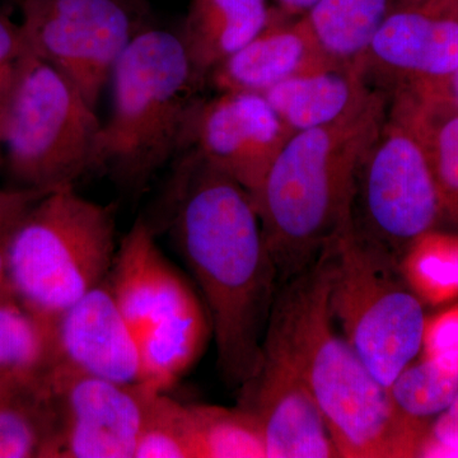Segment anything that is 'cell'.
<instances>
[{"instance_id":"3957f363","label":"cell","mask_w":458,"mask_h":458,"mask_svg":"<svg viewBox=\"0 0 458 458\" xmlns=\"http://www.w3.org/2000/svg\"><path fill=\"white\" fill-rule=\"evenodd\" d=\"M390 101L375 89L336 123L292 134L274 159L254 203L279 285L311 267L345 231L358 165Z\"/></svg>"},{"instance_id":"1f68e13d","label":"cell","mask_w":458,"mask_h":458,"mask_svg":"<svg viewBox=\"0 0 458 458\" xmlns=\"http://www.w3.org/2000/svg\"><path fill=\"white\" fill-rule=\"evenodd\" d=\"M319 0H276L278 9L288 17H302L309 14Z\"/></svg>"},{"instance_id":"4316f807","label":"cell","mask_w":458,"mask_h":458,"mask_svg":"<svg viewBox=\"0 0 458 458\" xmlns=\"http://www.w3.org/2000/svg\"><path fill=\"white\" fill-rule=\"evenodd\" d=\"M44 191L14 188L0 189V295L5 294V269L12 234L18 222Z\"/></svg>"},{"instance_id":"e0dca14e","label":"cell","mask_w":458,"mask_h":458,"mask_svg":"<svg viewBox=\"0 0 458 458\" xmlns=\"http://www.w3.org/2000/svg\"><path fill=\"white\" fill-rule=\"evenodd\" d=\"M360 65L300 75L262 93L292 132L330 125L357 110L372 95Z\"/></svg>"},{"instance_id":"ba28073f","label":"cell","mask_w":458,"mask_h":458,"mask_svg":"<svg viewBox=\"0 0 458 458\" xmlns=\"http://www.w3.org/2000/svg\"><path fill=\"white\" fill-rule=\"evenodd\" d=\"M442 213L424 148L390 101L384 125L358 165L346 228L400 265Z\"/></svg>"},{"instance_id":"ac0fdd59","label":"cell","mask_w":458,"mask_h":458,"mask_svg":"<svg viewBox=\"0 0 458 458\" xmlns=\"http://www.w3.org/2000/svg\"><path fill=\"white\" fill-rule=\"evenodd\" d=\"M267 0H192L179 33L203 82L223 62L254 40L270 22Z\"/></svg>"},{"instance_id":"603a6c76","label":"cell","mask_w":458,"mask_h":458,"mask_svg":"<svg viewBox=\"0 0 458 458\" xmlns=\"http://www.w3.org/2000/svg\"><path fill=\"white\" fill-rule=\"evenodd\" d=\"M188 409L194 458H267L260 424L249 409L205 403Z\"/></svg>"},{"instance_id":"484cf974","label":"cell","mask_w":458,"mask_h":458,"mask_svg":"<svg viewBox=\"0 0 458 458\" xmlns=\"http://www.w3.org/2000/svg\"><path fill=\"white\" fill-rule=\"evenodd\" d=\"M134 458H194L188 403L165 393L153 394Z\"/></svg>"},{"instance_id":"7c38bea8","label":"cell","mask_w":458,"mask_h":458,"mask_svg":"<svg viewBox=\"0 0 458 458\" xmlns=\"http://www.w3.org/2000/svg\"><path fill=\"white\" fill-rule=\"evenodd\" d=\"M357 64L369 86L390 98L438 86L458 68V17L396 4Z\"/></svg>"},{"instance_id":"9c48e42d","label":"cell","mask_w":458,"mask_h":458,"mask_svg":"<svg viewBox=\"0 0 458 458\" xmlns=\"http://www.w3.org/2000/svg\"><path fill=\"white\" fill-rule=\"evenodd\" d=\"M27 47L96 108L140 30L126 0H17Z\"/></svg>"},{"instance_id":"7402d4cb","label":"cell","mask_w":458,"mask_h":458,"mask_svg":"<svg viewBox=\"0 0 458 458\" xmlns=\"http://www.w3.org/2000/svg\"><path fill=\"white\" fill-rule=\"evenodd\" d=\"M397 0H319L306 14L322 49L342 64H357Z\"/></svg>"},{"instance_id":"d6a6232c","label":"cell","mask_w":458,"mask_h":458,"mask_svg":"<svg viewBox=\"0 0 458 458\" xmlns=\"http://www.w3.org/2000/svg\"><path fill=\"white\" fill-rule=\"evenodd\" d=\"M457 0H397V4L429 9L434 12L448 11Z\"/></svg>"},{"instance_id":"8fae6325","label":"cell","mask_w":458,"mask_h":458,"mask_svg":"<svg viewBox=\"0 0 458 458\" xmlns=\"http://www.w3.org/2000/svg\"><path fill=\"white\" fill-rule=\"evenodd\" d=\"M292 134L264 95L229 90L199 104L185 149H194L254 199Z\"/></svg>"},{"instance_id":"44dd1931","label":"cell","mask_w":458,"mask_h":458,"mask_svg":"<svg viewBox=\"0 0 458 458\" xmlns=\"http://www.w3.org/2000/svg\"><path fill=\"white\" fill-rule=\"evenodd\" d=\"M53 432L47 373L0 381V458H49Z\"/></svg>"},{"instance_id":"7a4b0ae2","label":"cell","mask_w":458,"mask_h":458,"mask_svg":"<svg viewBox=\"0 0 458 458\" xmlns=\"http://www.w3.org/2000/svg\"><path fill=\"white\" fill-rule=\"evenodd\" d=\"M330 247L302 273L279 285L264 343L306 379L337 456L410 457L419 452V423L401 415L388 388L367 369L330 309Z\"/></svg>"},{"instance_id":"d4e9b609","label":"cell","mask_w":458,"mask_h":458,"mask_svg":"<svg viewBox=\"0 0 458 458\" xmlns=\"http://www.w3.org/2000/svg\"><path fill=\"white\" fill-rule=\"evenodd\" d=\"M458 393V351L448 349L401 370L388 387L397 411L410 420L441 414Z\"/></svg>"},{"instance_id":"f1b7e54d","label":"cell","mask_w":458,"mask_h":458,"mask_svg":"<svg viewBox=\"0 0 458 458\" xmlns=\"http://www.w3.org/2000/svg\"><path fill=\"white\" fill-rule=\"evenodd\" d=\"M426 456L458 457V393L434 424L430 443L424 445Z\"/></svg>"},{"instance_id":"6da1fadb","label":"cell","mask_w":458,"mask_h":458,"mask_svg":"<svg viewBox=\"0 0 458 458\" xmlns=\"http://www.w3.org/2000/svg\"><path fill=\"white\" fill-rule=\"evenodd\" d=\"M183 156L168 227L203 294L222 378L241 391L260 369L278 271L251 194L194 149Z\"/></svg>"},{"instance_id":"8992f818","label":"cell","mask_w":458,"mask_h":458,"mask_svg":"<svg viewBox=\"0 0 458 458\" xmlns=\"http://www.w3.org/2000/svg\"><path fill=\"white\" fill-rule=\"evenodd\" d=\"M80 90L27 49L3 102L2 155L14 188H74L96 171L102 123Z\"/></svg>"},{"instance_id":"ffe728a7","label":"cell","mask_w":458,"mask_h":458,"mask_svg":"<svg viewBox=\"0 0 458 458\" xmlns=\"http://www.w3.org/2000/svg\"><path fill=\"white\" fill-rule=\"evenodd\" d=\"M390 98L424 148L443 213L458 222V106L423 89L403 90Z\"/></svg>"},{"instance_id":"2e32d148","label":"cell","mask_w":458,"mask_h":458,"mask_svg":"<svg viewBox=\"0 0 458 458\" xmlns=\"http://www.w3.org/2000/svg\"><path fill=\"white\" fill-rule=\"evenodd\" d=\"M108 286L135 333L197 294L157 245L155 229L138 219L114 255Z\"/></svg>"},{"instance_id":"f546056e","label":"cell","mask_w":458,"mask_h":458,"mask_svg":"<svg viewBox=\"0 0 458 458\" xmlns=\"http://www.w3.org/2000/svg\"><path fill=\"white\" fill-rule=\"evenodd\" d=\"M426 344L428 355L457 349L458 351V312L450 313L437 319L424 331L423 345Z\"/></svg>"},{"instance_id":"5bb4252c","label":"cell","mask_w":458,"mask_h":458,"mask_svg":"<svg viewBox=\"0 0 458 458\" xmlns=\"http://www.w3.org/2000/svg\"><path fill=\"white\" fill-rule=\"evenodd\" d=\"M53 366L119 384H140L137 333L107 279L51 322Z\"/></svg>"},{"instance_id":"cb8c5ba5","label":"cell","mask_w":458,"mask_h":458,"mask_svg":"<svg viewBox=\"0 0 458 458\" xmlns=\"http://www.w3.org/2000/svg\"><path fill=\"white\" fill-rule=\"evenodd\" d=\"M53 363L51 324L0 295V381L47 375Z\"/></svg>"},{"instance_id":"4fadbf2b","label":"cell","mask_w":458,"mask_h":458,"mask_svg":"<svg viewBox=\"0 0 458 458\" xmlns=\"http://www.w3.org/2000/svg\"><path fill=\"white\" fill-rule=\"evenodd\" d=\"M241 394L260 424L267 458L339 457L311 388L276 346L262 343L260 369Z\"/></svg>"},{"instance_id":"83f0119b","label":"cell","mask_w":458,"mask_h":458,"mask_svg":"<svg viewBox=\"0 0 458 458\" xmlns=\"http://www.w3.org/2000/svg\"><path fill=\"white\" fill-rule=\"evenodd\" d=\"M27 42L21 23L14 22L0 7V102H4L13 84L18 66L25 56Z\"/></svg>"},{"instance_id":"d6986e66","label":"cell","mask_w":458,"mask_h":458,"mask_svg":"<svg viewBox=\"0 0 458 458\" xmlns=\"http://www.w3.org/2000/svg\"><path fill=\"white\" fill-rule=\"evenodd\" d=\"M210 333L209 318L198 298L140 328V385L165 393L197 363Z\"/></svg>"},{"instance_id":"4dcf8cb0","label":"cell","mask_w":458,"mask_h":458,"mask_svg":"<svg viewBox=\"0 0 458 458\" xmlns=\"http://www.w3.org/2000/svg\"><path fill=\"white\" fill-rule=\"evenodd\" d=\"M445 13L454 14V16L458 17V0L454 3V7L448 9ZM419 89L430 90V92L437 93V95H441L443 98L450 99L458 106V68L451 74V77H448L445 82L438 84V86Z\"/></svg>"},{"instance_id":"5b68a950","label":"cell","mask_w":458,"mask_h":458,"mask_svg":"<svg viewBox=\"0 0 458 458\" xmlns=\"http://www.w3.org/2000/svg\"><path fill=\"white\" fill-rule=\"evenodd\" d=\"M116 251L113 205L74 188L53 190L27 209L12 234L5 294L51 324L107 279Z\"/></svg>"},{"instance_id":"30bf717a","label":"cell","mask_w":458,"mask_h":458,"mask_svg":"<svg viewBox=\"0 0 458 458\" xmlns=\"http://www.w3.org/2000/svg\"><path fill=\"white\" fill-rule=\"evenodd\" d=\"M54 411L49 458H134L155 391L63 366L47 372Z\"/></svg>"},{"instance_id":"52a82bcc","label":"cell","mask_w":458,"mask_h":458,"mask_svg":"<svg viewBox=\"0 0 458 458\" xmlns=\"http://www.w3.org/2000/svg\"><path fill=\"white\" fill-rule=\"evenodd\" d=\"M330 309L343 335L385 387L423 346L426 318L390 256L348 228L330 246Z\"/></svg>"},{"instance_id":"836d02e7","label":"cell","mask_w":458,"mask_h":458,"mask_svg":"<svg viewBox=\"0 0 458 458\" xmlns=\"http://www.w3.org/2000/svg\"><path fill=\"white\" fill-rule=\"evenodd\" d=\"M2 116H3V104L0 102V157H2Z\"/></svg>"},{"instance_id":"9a60e30c","label":"cell","mask_w":458,"mask_h":458,"mask_svg":"<svg viewBox=\"0 0 458 458\" xmlns=\"http://www.w3.org/2000/svg\"><path fill=\"white\" fill-rule=\"evenodd\" d=\"M348 65L322 49L306 16L274 11L270 22L245 47L216 66L209 78L219 92L265 93L300 75Z\"/></svg>"},{"instance_id":"277c9868","label":"cell","mask_w":458,"mask_h":458,"mask_svg":"<svg viewBox=\"0 0 458 458\" xmlns=\"http://www.w3.org/2000/svg\"><path fill=\"white\" fill-rule=\"evenodd\" d=\"M113 107L99 132L96 171L141 190L188 144L203 81L177 33L140 30L114 66Z\"/></svg>"}]
</instances>
